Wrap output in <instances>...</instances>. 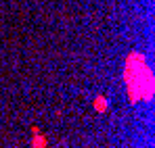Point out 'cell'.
I'll return each mask as SVG.
<instances>
[{"label": "cell", "mask_w": 155, "mask_h": 148, "mask_svg": "<svg viewBox=\"0 0 155 148\" xmlns=\"http://www.w3.org/2000/svg\"><path fill=\"white\" fill-rule=\"evenodd\" d=\"M124 83H126V90H128V100L132 104H136L140 100H145V102L153 100V88H155L153 71L147 65L145 54L132 50L126 56V63H124Z\"/></svg>", "instance_id": "6da1fadb"}, {"label": "cell", "mask_w": 155, "mask_h": 148, "mask_svg": "<svg viewBox=\"0 0 155 148\" xmlns=\"http://www.w3.org/2000/svg\"><path fill=\"white\" fill-rule=\"evenodd\" d=\"M48 146V140L44 134H40V129L34 125L31 127V148H46Z\"/></svg>", "instance_id": "7a4b0ae2"}, {"label": "cell", "mask_w": 155, "mask_h": 148, "mask_svg": "<svg viewBox=\"0 0 155 148\" xmlns=\"http://www.w3.org/2000/svg\"><path fill=\"white\" fill-rule=\"evenodd\" d=\"M92 106H94L97 113H105V111H109V100L105 98L103 94H99L97 98L92 100Z\"/></svg>", "instance_id": "3957f363"}]
</instances>
